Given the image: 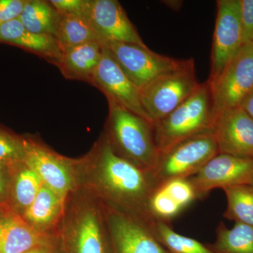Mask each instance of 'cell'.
I'll use <instances>...</instances> for the list:
<instances>
[{
    "label": "cell",
    "mask_w": 253,
    "mask_h": 253,
    "mask_svg": "<svg viewBox=\"0 0 253 253\" xmlns=\"http://www.w3.org/2000/svg\"><path fill=\"white\" fill-rule=\"evenodd\" d=\"M147 209L153 220L165 222H168L176 217L184 210L161 186L155 188L150 195Z\"/></svg>",
    "instance_id": "obj_26"
},
{
    "label": "cell",
    "mask_w": 253,
    "mask_h": 253,
    "mask_svg": "<svg viewBox=\"0 0 253 253\" xmlns=\"http://www.w3.org/2000/svg\"><path fill=\"white\" fill-rule=\"evenodd\" d=\"M49 2L61 15L84 18L86 0H51Z\"/></svg>",
    "instance_id": "obj_31"
},
{
    "label": "cell",
    "mask_w": 253,
    "mask_h": 253,
    "mask_svg": "<svg viewBox=\"0 0 253 253\" xmlns=\"http://www.w3.org/2000/svg\"><path fill=\"white\" fill-rule=\"evenodd\" d=\"M27 0H0V23L19 19Z\"/></svg>",
    "instance_id": "obj_29"
},
{
    "label": "cell",
    "mask_w": 253,
    "mask_h": 253,
    "mask_svg": "<svg viewBox=\"0 0 253 253\" xmlns=\"http://www.w3.org/2000/svg\"><path fill=\"white\" fill-rule=\"evenodd\" d=\"M89 84L102 91L108 101L116 103L152 123L141 104L140 89L126 77L104 45L101 61Z\"/></svg>",
    "instance_id": "obj_14"
},
{
    "label": "cell",
    "mask_w": 253,
    "mask_h": 253,
    "mask_svg": "<svg viewBox=\"0 0 253 253\" xmlns=\"http://www.w3.org/2000/svg\"><path fill=\"white\" fill-rule=\"evenodd\" d=\"M244 44L240 0H218L208 83L218 77Z\"/></svg>",
    "instance_id": "obj_10"
},
{
    "label": "cell",
    "mask_w": 253,
    "mask_h": 253,
    "mask_svg": "<svg viewBox=\"0 0 253 253\" xmlns=\"http://www.w3.org/2000/svg\"><path fill=\"white\" fill-rule=\"evenodd\" d=\"M102 54L103 45L99 41L68 48L63 50L57 67L66 79L89 83Z\"/></svg>",
    "instance_id": "obj_19"
},
{
    "label": "cell",
    "mask_w": 253,
    "mask_h": 253,
    "mask_svg": "<svg viewBox=\"0 0 253 253\" xmlns=\"http://www.w3.org/2000/svg\"><path fill=\"white\" fill-rule=\"evenodd\" d=\"M213 122L211 86L208 82L166 117L154 123L155 140L160 152L179 141L211 130Z\"/></svg>",
    "instance_id": "obj_4"
},
{
    "label": "cell",
    "mask_w": 253,
    "mask_h": 253,
    "mask_svg": "<svg viewBox=\"0 0 253 253\" xmlns=\"http://www.w3.org/2000/svg\"><path fill=\"white\" fill-rule=\"evenodd\" d=\"M56 236L61 253H113L104 205L78 188L66 200Z\"/></svg>",
    "instance_id": "obj_2"
},
{
    "label": "cell",
    "mask_w": 253,
    "mask_h": 253,
    "mask_svg": "<svg viewBox=\"0 0 253 253\" xmlns=\"http://www.w3.org/2000/svg\"><path fill=\"white\" fill-rule=\"evenodd\" d=\"M61 18L49 1L27 0L19 20L28 31L56 37Z\"/></svg>",
    "instance_id": "obj_21"
},
{
    "label": "cell",
    "mask_w": 253,
    "mask_h": 253,
    "mask_svg": "<svg viewBox=\"0 0 253 253\" xmlns=\"http://www.w3.org/2000/svg\"><path fill=\"white\" fill-rule=\"evenodd\" d=\"M25 253H61V252H60L59 246L57 244V239L56 238L54 242L39 246V247L36 248V249Z\"/></svg>",
    "instance_id": "obj_33"
},
{
    "label": "cell",
    "mask_w": 253,
    "mask_h": 253,
    "mask_svg": "<svg viewBox=\"0 0 253 253\" xmlns=\"http://www.w3.org/2000/svg\"><path fill=\"white\" fill-rule=\"evenodd\" d=\"M108 103L109 116L103 134L116 154L146 172H152L160 156L154 125L116 103Z\"/></svg>",
    "instance_id": "obj_3"
},
{
    "label": "cell",
    "mask_w": 253,
    "mask_h": 253,
    "mask_svg": "<svg viewBox=\"0 0 253 253\" xmlns=\"http://www.w3.org/2000/svg\"><path fill=\"white\" fill-rule=\"evenodd\" d=\"M104 206L113 253H168L144 219Z\"/></svg>",
    "instance_id": "obj_11"
},
{
    "label": "cell",
    "mask_w": 253,
    "mask_h": 253,
    "mask_svg": "<svg viewBox=\"0 0 253 253\" xmlns=\"http://www.w3.org/2000/svg\"><path fill=\"white\" fill-rule=\"evenodd\" d=\"M10 172L9 167L0 162V209L12 211L9 205Z\"/></svg>",
    "instance_id": "obj_32"
},
{
    "label": "cell",
    "mask_w": 253,
    "mask_h": 253,
    "mask_svg": "<svg viewBox=\"0 0 253 253\" xmlns=\"http://www.w3.org/2000/svg\"><path fill=\"white\" fill-rule=\"evenodd\" d=\"M194 59H184L177 67L160 75L140 89L141 101L150 121L166 117L199 87Z\"/></svg>",
    "instance_id": "obj_5"
},
{
    "label": "cell",
    "mask_w": 253,
    "mask_h": 253,
    "mask_svg": "<svg viewBox=\"0 0 253 253\" xmlns=\"http://www.w3.org/2000/svg\"><path fill=\"white\" fill-rule=\"evenodd\" d=\"M84 18L99 42H118L146 46L117 0H86Z\"/></svg>",
    "instance_id": "obj_13"
},
{
    "label": "cell",
    "mask_w": 253,
    "mask_h": 253,
    "mask_svg": "<svg viewBox=\"0 0 253 253\" xmlns=\"http://www.w3.org/2000/svg\"><path fill=\"white\" fill-rule=\"evenodd\" d=\"M64 208L62 199L42 184L36 199L21 217L42 234L56 236L62 220Z\"/></svg>",
    "instance_id": "obj_18"
},
{
    "label": "cell",
    "mask_w": 253,
    "mask_h": 253,
    "mask_svg": "<svg viewBox=\"0 0 253 253\" xmlns=\"http://www.w3.org/2000/svg\"><path fill=\"white\" fill-rule=\"evenodd\" d=\"M0 43L26 50L56 66L63 54L56 37L28 31L19 19L1 23Z\"/></svg>",
    "instance_id": "obj_17"
},
{
    "label": "cell",
    "mask_w": 253,
    "mask_h": 253,
    "mask_svg": "<svg viewBox=\"0 0 253 253\" xmlns=\"http://www.w3.org/2000/svg\"><path fill=\"white\" fill-rule=\"evenodd\" d=\"M211 248L217 253H253V226L236 222L228 228L221 222Z\"/></svg>",
    "instance_id": "obj_22"
},
{
    "label": "cell",
    "mask_w": 253,
    "mask_h": 253,
    "mask_svg": "<svg viewBox=\"0 0 253 253\" xmlns=\"http://www.w3.org/2000/svg\"><path fill=\"white\" fill-rule=\"evenodd\" d=\"M222 190L227 200L224 217L253 226V185L241 184Z\"/></svg>",
    "instance_id": "obj_24"
},
{
    "label": "cell",
    "mask_w": 253,
    "mask_h": 253,
    "mask_svg": "<svg viewBox=\"0 0 253 253\" xmlns=\"http://www.w3.org/2000/svg\"><path fill=\"white\" fill-rule=\"evenodd\" d=\"M149 224L153 234L168 253H217L197 240L178 234L168 222L154 220Z\"/></svg>",
    "instance_id": "obj_23"
},
{
    "label": "cell",
    "mask_w": 253,
    "mask_h": 253,
    "mask_svg": "<svg viewBox=\"0 0 253 253\" xmlns=\"http://www.w3.org/2000/svg\"><path fill=\"white\" fill-rule=\"evenodd\" d=\"M252 184V185H253V178L252 181H251V184Z\"/></svg>",
    "instance_id": "obj_35"
},
{
    "label": "cell",
    "mask_w": 253,
    "mask_h": 253,
    "mask_svg": "<svg viewBox=\"0 0 253 253\" xmlns=\"http://www.w3.org/2000/svg\"><path fill=\"white\" fill-rule=\"evenodd\" d=\"M219 154L212 130L179 141L160 152L151 173L156 187L174 179H189Z\"/></svg>",
    "instance_id": "obj_6"
},
{
    "label": "cell",
    "mask_w": 253,
    "mask_h": 253,
    "mask_svg": "<svg viewBox=\"0 0 253 253\" xmlns=\"http://www.w3.org/2000/svg\"><path fill=\"white\" fill-rule=\"evenodd\" d=\"M208 83L213 118L222 111L241 107L253 89V42L245 44L218 77Z\"/></svg>",
    "instance_id": "obj_7"
},
{
    "label": "cell",
    "mask_w": 253,
    "mask_h": 253,
    "mask_svg": "<svg viewBox=\"0 0 253 253\" xmlns=\"http://www.w3.org/2000/svg\"><path fill=\"white\" fill-rule=\"evenodd\" d=\"M25 141L23 162L37 173L44 185L66 202L68 195L76 189L75 159L57 154L39 138L26 136Z\"/></svg>",
    "instance_id": "obj_8"
},
{
    "label": "cell",
    "mask_w": 253,
    "mask_h": 253,
    "mask_svg": "<svg viewBox=\"0 0 253 253\" xmlns=\"http://www.w3.org/2000/svg\"><path fill=\"white\" fill-rule=\"evenodd\" d=\"M160 186L184 210L198 199L196 190L189 179H172Z\"/></svg>",
    "instance_id": "obj_28"
},
{
    "label": "cell",
    "mask_w": 253,
    "mask_h": 253,
    "mask_svg": "<svg viewBox=\"0 0 253 253\" xmlns=\"http://www.w3.org/2000/svg\"><path fill=\"white\" fill-rule=\"evenodd\" d=\"M9 169L10 208L22 216L36 199L43 183L37 173L24 162L13 165Z\"/></svg>",
    "instance_id": "obj_20"
},
{
    "label": "cell",
    "mask_w": 253,
    "mask_h": 253,
    "mask_svg": "<svg viewBox=\"0 0 253 253\" xmlns=\"http://www.w3.org/2000/svg\"><path fill=\"white\" fill-rule=\"evenodd\" d=\"M56 38L62 50L99 41L85 18L72 15H61Z\"/></svg>",
    "instance_id": "obj_25"
},
{
    "label": "cell",
    "mask_w": 253,
    "mask_h": 253,
    "mask_svg": "<svg viewBox=\"0 0 253 253\" xmlns=\"http://www.w3.org/2000/svg\"><path fill=\"white\" fill-rule=\"evenodd\" d=\"M26 156L25 136L0 126V162L8 167L23 162Z\"/></svg>",
    "instance_id": "obj_27"
},
{
    "label": "cell",
    "mask_w": 253,
    "mask_h": 253,
    "mask_svg": "<svg viewBox=\"0 0 253 253\" xmlns=\"http://www.w3.org/2000/svg\"><path fill=\"white\" fill-rule=\"evenodd\" d=\"M100 42L139 89L160 75L177 67L184 61L158 54L147 46L118 42Z\"/></svg>",
    "instance_id": "obj_9"
},
{
    "label": "cell",
    "mask_w": 253,
    "mask_h": 253,
    "mask_svg": "<svg viewBox=\"0 0 253 253\" xmlns=\"http://www.w3.org/2000/svg\"><path fill=\"white\" fill-rule=\"evenodd\" d=\"M211 130L219 154L253 160V119L242 108L218 113Z\"/></svg>",
    "instance_id": "obj_15"
},
{
    "label": "cell",
    "mask_w": 253,
    "mask_h": 253,
    "mask_svg": "<svg viewBox=\"0 0 253 253\" xmlns=\"http://www.w3.org/2000/svg\"><path fill=\"white\" fill-rule=\"evenodd\" d=\"M76 189L105 206L138 216L148 224L149 198L156 188L151 173L116 154L104 134L90 151L75 159Z\"/></svg>",
    "instance_id": "obj_1"
},
{
    "label": "cell",
    "mask_w": 253,
    "mask_h": 253,
    "mask_svg": "<svg viewBox=\"0 0 253 253\" xmlns=\"http://www.w3.org/2000/svg\"><path fill=\"white\" fill-rule=\"evenodd\" d=\"M241 107L253 119V89L243 101Z\"/></svg>",
    "instance_id": "obj_34"
},
{
    "label": "cell",
    "mask_w": 253,
    "mask_h": 253,
    "mask_svg": "<svg viewBox=\"0 0 253 253\" xmlns=\"http://www.w3.org/2000/svg\"><path fill=\"white\" fill-rule=\"evenodd\" d=\"M245 44L253 42V0H240Z\"/></svg>",
    "instance_id": "obj_30"
},
{
    "label": "cell",
    "mask_w": 253,
    "mask_h": 253,
    "mask_svg": "<svg viewBox=\"0 0 253 253\" xmlns=\"http://www.w3.org/2000/svg\"><path fill=\"white\" fill-rule=\"evenodd\" d=\"M253 178V160L218 154L189 179L203 199L212 190L251 184Z\"/></svg>",
    "instance_id": "obj_12"
},
{
    "label": "cell",
    "mask_w": 253,
    "mask_h": 253,
    "mask_svg": "<svg viewBox=\"0 0 253 253\" xmlns=\"http://www.w3.org/2000/svg\"><path fill=\"white\" fill-rule=\"evenodd\" d=\"M1 209H0V217H1Z\"/></svg>",
    "instance_id": "obj_36"
},
{
    "label": "cell",
    "mask_w": 253,
    "mask_h": 253,
    "mask_svg": "<svg viewBox=\"0 0 253 253\" xmlns=\"http://www.w3.org/2000/svg\"><path fill=\"white\" fill-rule=\"evenodd\" d=\"M0 25H1V23H0Z\"/></svg>",
    "instance_id": "obj_37"
},
{
    "label": "cell",
    "mask_w": 253,
    "mask_h": 253,
    "mask_svg": "<svg viewBox=\"0 0 253 253\" xmlns=\"http://www.w3.org/2000/svg\"><path fill=\"white\" fill-rule=\"evenodd\" d=\"M56 236L46 235L33 229L13 211L1 212L0 253H25L54 242Z\"/></svg>",
    "instance_id": "obj_16"
}]
</instances>
